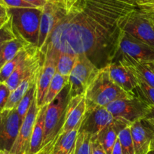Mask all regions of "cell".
I'll use <instances>...</instances> for the list:
<instances>
[{"mask_svg": "<svg viewBox=\"0 0 154 154\" xmlns=\"http://www.w3.org/2000/svg\"><path fill=\"white\" fill-rule=\"evenodd\" d=\"M107 66L112 81L125 92L135 96L134 91L138 86V82L134 75L118 61L112 62Z\"/></svg>", "mask_w": 154, "mask_h": 154, "instance_id": "cell-16", "label": "cell"}, {"mask_svg": "<svg viewBox=\"0 0 154 154\" xmlns=\"http://www.w3.org/2000/svg\"><path fill=\"white\" fill-rule=\"evenodd\" d=\"M37 49V47L33 46V45H27V46L24 47L22 50H21V51L18 53V54H17L11 60L8 62V63L0 69V83H1V84H4L6 81V80H7L8 78H9V76L11 75L12 72L14 71V69H16L17 66L20 64V63H21L23 60H24L27 56H29L31 53H33V51H35Z\"/></svg>", "mask_w": 154, "mask_h": 154, "instance_id": "cell-21", "label": "cell"}, {"mask_svg": "<svg viewBox=\"0 0 154 154\" xmlns=\"http://www.w3.org/2000/svg\"><path fill=\"white\" fill-rule=\"evenodd\" d=\"M116 57L117 60L115 61L119 62L122 66L128 69L137 80L143 81L150 87H154V72L148 64L138 63L125 54H116L114 60Z\"/></svg>", "mask_w": 154, "mask_h": 154, "instance_id": "cell-17", "label": "cell"}, {"mask_svg": "<svg viewBox=\"0 0 154 154\" xmlns=\"http://www.w3.org/2000/svg\"><path fill=\"white\" fill-rule=\"evenodd\" d=\"M41 68H42V66L39 69H37L36 72H33V74L29 75L27 78L23 80L20 83L19 85L13 91L11 92L10 96H9L7 104H6L5 110H12L16 108L18 103L21 100L23 96L27 93V90L30 88H31L37 82L38 78H39V73H40Z\"/></svg>", "mask_w": 154, "mask_h": 154, "instance_id": "cell-19", "label": "cell"}, {"mask_svg": "<svg viewBox=\"0 0 154 154\" xmlns=\"http://www.w3.org/2000/svg\"><path fill=\"white\" fill-rule=\"evenodd\" d=\"M36 97V83L27 90L21 100L18 103V106L16 107V110L18 111V114L19 115L20 119L21 121L24 120V118L27 116V112L30 109V106L32 105V102Z\"/></svg>", "mask_w": 154, "mask_h": 154, "instance_id": "cell-25", "label": "cell"}, {"mask_svg": "<svg viewBox=\"0 0 154 154\" xmlns=\"http://www.w3.org/2000/svg\"><path fill=\"white\" fill-rule=\"evenodd\" d=\"M111 154H122V147H121V144L120 142H119V138H117L116 143H115Z\"/></svg>", "mask_w": 154, "mask_h": 154, "instance_id": "cell-37", "label": "cell"}, {"mask_svg": "<svg viewBox=\"0 0 154 154\" xmlns=\"http://www.w3.org/2000/svg\"><path fill=\"white\" fill-rule=\"evenodd\" d=\"M118 87L110 78L106 66L99 69L98 75L90 84L85 94L86 110L97 107H106L113 101L134 97Z\"/></svg>", "mask_w": 154, "mask_h": 154, "instance_id": "cell-2", "label": "cell"}, {"mask_svg": "<svg viewBox=\"0 0 154 154\" xmlns=\"http://www.w3.org/2000/svg\"><path fill=\"white\" fill-rule=\"evenodd\" d=\"M121 30L154 48V28L152 21L140 8L125 18L121 25Z\"/></svg>", "mask_w": 154, "mask_h": 154, "instance_id": "cell-7", "label": "cell"}, {"mask_svg": "<svg viewBox=\"0 0 154 154\" xmlns=\"http://www.w3.org/2000/svg\"><path fill=\"white\" fill-rule=\"evenodd\" d=\"M1 85H2V84H1V83H0V87H1Z\"/></svg>", "mask_w": 154, "mask_h": 154, "instance_id": "cell-45", "label": "cell"}, {"mask_svg": "<svg viewBox=\"0 0 154 154\" xmlns=\"http://www.w3.org/2000/svg\"><path fill=\"white\" fill-rule=\"evenodd\" d=\"M21 124L16 108L0 113V150L10 152Z\"/></svg>", "mask_w": 154, "mask_h": 154, "instance_id": "cell-9", "label": "cell"}, {"mask_svg": "<svg viewBox=\"0 0 154 154\" xmlns=\"http://www.w3.org/2000/svg\"><path fill=\"white\" fill-rule=\"evenodd\" d=\"M10 93L11 91L7 86L4 84H2L0 87V113L5 110Z\"/></svg>", "mask_w": 154, "mask_h": 154, "instance_id": "cell-31", "label": "cell"}, {"mask_svg": "<svg viewBox=\"0 0 154 154\" xmlns=\"http://www.w3.org/2000/svg\"><path fill=\"white\" fill-rule=\"evenodd\" d=\"M137 82L138 86L134 90L137 92V97L143 99L148 105H154V87H150L140 80H137Z\"/></svg>", "mask_w": 154, "mask_h": 154, "instance_id": "cell-28", "label": "cell"}, {"mask_svg": "<svg viewBox=\"0 0 154 154\" xmlns=\"http://www.w3.org/2000/svg\"><path fill=\"white\" fill-rule=\"evenodd\" d=\"M55 57H57L56 72L62 76L69 77L76 62L77 55L60 53Z\"/></svg>", "mask_w": 154, "mask_h": 154, "instance_id": "cell-24", "label": "cell"}, {"mask_svg": "<svg viewBox=\"0 0 154 154\" xmlns=\"http://www.w3.org/2000/svg\"><path fill=\"white\" fill-rule=\"evenodd\" d=\"M147 154H154V150H151Z\"/></svg>", "mask_w": 154, "mask_h": 154, "instance_id": "cell-43", "label": "cell"}, {"mask_svg": "<svg viewBox=\"0 0 154 154\" xmlns=\"http://www.w3.org/2000/svg\"><path fill=\"white\" fill-rule=\"evenodd\" d=\"M144 120L154 126V105H150Z\"/></svg>", "mask_w": 154, "mask_h": 154, "instance_id": "cell-33", "label": "cell"}, {"mask_svg": "<svg viewBox=\"0 0 154 154\" xmlns=\"http://www.w3.org/2000/svg\"><path fill=\"white\" fill-rule=\"evenodd\" d=\"M0 154H9V152L2 151V150H0Z\"/></svg>", "mask_w": 154, "mask_h": 154, "instance_id": "cell-42", "label": "cell"}, {"mask_svg": "<svg viewBox=\"0 0 154 154\" xmlns=\"http://www.w3.org/2000/svg\"><path fill=\"white\" fill-rule=\"evenodd\" d=\"M86 111V102L84 96L69 98L66 105L64 121L57 135L60 136L81 124Z\"/></svg>", "mask_w": 154, "mask_h": 154, "instance_id": "cell-12", "label": "cell"}, {"mask_svg": "<svg viewBox=\"0 0 154 154\" xmlns=\"http://www.w3.org/2000/svg\"><path fill=\"white\" fill-rule=\"evenodd\" d=\"M24 1L33 5L37 8H43L48 2V0H24Z\"/></svg>", "mask_w": 154, "mask_h": 154, "instance_id": "cell-36", "label": "cell"}, {"mask_svg": "<svg viewBox=\"0 0 154 154\" xmlns=\"http://www.w3.org/2000/svg\"><path fill=\"white\" fill-rule=\"evenodd\" d=\"M67 84H69V77L62 76L56 72L44 99L43 106L51 103Z\"/></svg>", "mask_w": 154, "mask_h": 154, "instance_id": "cell-23", "label": "cell"}, {"mask_svg": "<svg viewBox=\"0 0 154 154\" xmlns=\"http://www.w3.org/2000/svg\"><path fill=\"white\" fill-rule=\"evenodd\" d=\"M115 117L105 107H97L91 110H86L83 117L79 131L87 132L91 137L98 135L101 131L114 122Z\"/></svg>", "mask_w": 154, "mask_h": 154, "instance_id": "cell-11", "label": "cell"}, {"mask_svg": "<svg viewBox=\"0 0 154 154\" xmlns=\"http://www.w3.org/2000/svg\"><path fill=\"white\" fill-rule=\"evenodd\" d=\"M99 69L86 55H77L76 62L69 77V98L84 96Z\"/></svg>", "mask_w": 154, "mask_h": 154, "instance_id": "cell-5", "label": "cell"}, {"mask_svg": "<svg viewBox=\"0 0 154 154\" xmlns=\"http://www.w3.org/2000/svg\"><path fill=\"white\" fill-rule=\"evenodd\" d=\"M57 57L51 54H45L43 64L36 82V104L39 109L43 107L44 99L48 87L56 73Z\"/></svg>", "mask_w": 154, "mask_h": 154, "instance_id": "cell-13", "label": "cell"}, {"mask_svg": "<svg viewBox=\"0 0 154 154\" xmlns=\"http://www.w3.org/2000/svg\"><path fill=\"white\" fill-rule=\"evenodd\" d=\"M39 111L36 99L35 98L27 116L23 120L14 144L12 146L9 154H28L30 138Z\"/></svg>", "mask_w": 154, "mask_h": 154, "instance_id": "cell-10", "label": "cell"}, {"mask_svg": "<svg viewBox=\"0 0 154 154\" xmlns=\"http://www.w3.org/2000/svg\"><path fill=\"white\" fill-rule=\"evenodd\" d=\"M139 8L148 18L154 20V8H145L139 6Z\"/></svg>", "mask_w": 154, "mask_h": 154, "instance_id": "cell-34", "label": "cell"}, {"mask_svg": "<svg viewBox=\"0 0 154 154\" xmlns=\"http://www.w3.org/2000/svg\"><path fill=\"white\" fill-rule=\"evenodd\" d=\"M42 8H8V14L17 38L37 47Z\"/></svg>", "mask_w": 154, "mask_h": 154, "instance_id": "cell-3", "label": "cell"}, {"mask_svg": "<svg viewBox=\"0 0 154 154\" xmlns=\"http://www.w3.org/2000/svg\"><path fill=\"white\" fill-rule=\"evenodd\" d=\"M48 1L61 6L63 8V9H66L72 4L73 0H48Z\"/></svg>", "mask_w": 154, "mask_h": 154, "instance_id": "cell-35", "label": "cell"}, {"mask_svg": "<svg viewBox=\"0 0 154 154\" xmlns=\"http://www.w3.org/2000/svg\"><path fill=\"white\" fill-rule=\"evenodd\" d=\"M150 105L137 96L113 101L105 107L115 118H120L132 124L144 119Z\"/></svg>", "mask_w": 154, "mask_h": 154, "instance_id": "cell-6", "label": "cell"}, {"mask_svg": "<svg viewBox=\"0 0 154 154\" xmlns=\"http://www.w3.org/2000/svg\"><path fill=\"white\" fill-rule=\"evenodd\" d=\"M152 1H154V0H152Z\"/></svg>", "mask_w": 154, "mask_h": 154, "instance_id": "cell-47", "label": "cell"}, {"mask_svg": "<svg viewBox=\"0 0 154 154\" xmlns=\"http://www.w3.org/2000/svg\"><path fill=\"white\" fill-rule=\"evenodd\" d=\"M134 153L147 154L151 150L153 132L144 120H137L130 126Z\"/></svg>", "mask_w": 154, "mask_h": 154, "instance_id": "cell-15", "label": "cell"}, {"mask_svg": "<svg viewBox=\"0 0 154 154\" xmlns=\"http://www.w3.org/2000/svg\"><path fill=\"white\" fill-rule=\"evenodd\" d=\"M151 21H152V26H153V28H154V20H151Z\"/></svg>", "mask_w": 154, "mask_h": 154, "instance_id": "cell-44", "label": "cell"}, {"mask_svg": "<svg viewBox=\"0 0 154 154\" xmlns=\"http://www.w3.org/2000/svg\"><path fill=\"white\" fill-rule=\"evenodd\" d=\"M74 154H91V135L88 133L84 131H79Z\"/></svg>", "mask_w": 154, "mask_h": 154, "instance_id": "cell-26", "label": "cell"}, {"mask_svg": "<svg viewBox=\"0 0 154 154\" xmlns=\"http://www.w3.org/2000/svg\"><path fill=\"white\" fill-rule=\"evenodd\" d=\"M118 54L127 55L138 63L154 64V48L122 30L120 31L118 38L116 55Z\"/></svg>", "mask_w": 154, "mask_h": 154, "instance_id": "cell-8", "label": "cell"}, {"mask_svg": "<svg viewBox=\"0 0 154 154\" xmlns=\"http://www.w3.org/2000/svg\"><path fill=\"white\" fill-rule=\"evenodd\" d=\"M1 2L7 8H37L30 3L27 2L24 0H1Z\"/></svg>", "mask_w": 154, "mask_h": 154, "instance_id": "cell-30", "label": "cell"}, {"mask_svg": "<svg viewBox=\"0 0 154 154\" xmlns=\"http://www.w3.org/2000/svg\"><path fill=\"white\" fill-rule=\"evenodd\" d=\"M9 20V16L8 14V16L5 17H2V18H0V28H1L2 26H4L5 24Z\"/></svg>", "mask_w": 154, "mask_h": 154, "instance_id": "cell-39", "label": "cell"}, {"mask_svg": "<svg viewBox=\"0 0 154 154\" xmlns=\"http://www.w3.org/2000/svg\"><path fill=\"white\" fill-rule=\"evenodd\" d=\"M69 85L67 84L58 96L47 105L45 116L43 146L52 141L58 133L64 121L66 105L69 99Z\"/></svg>", "mask_w": 154, "mask_h": 154, "instance_id": "cell-4", "label": "cell"}, {"mask_svg": "<svg viewBox=\"0 0 154 154\" xmlns=\"http://www.w3.org/2000/svg\"><path fill=\"white\" fill-rule=\"evenodd\" d=\"M15 38L17 37L13 31L11 23L9 18L8 21L0 28V46L5 42L13 40Z\"/></svg>", "mask_w": 154, "mask_h": 154, "instance_id": "cell-29", "label": "cell"}, {"mask_svg": "<svg viewBox=\"0 0 154 154\" xmlns=\"http://www.w3.org/2000/svg\"><path fill=\"white\" fill-rule=\"evenodd\" d=\"M118 138L122 147V154H135L130 126L121 130L118 134Z\"/></svg>", "mask_w": 154, "mask_h": 154, "instance_id": "cell-27", "label": "cell"}, {"mask_svg": "<svg viewBox=\"0 0 154 154\" xmlns=\"http://www.w3.org/2000/svg\"><path fill=\"white\" fill-rule=\"evenodd\" d=\"M91 154H106L96 137H91Z\"/></svg>", "mask_w": 154, "mask_h": 154, "instance_id": "cell-32", "label": "cell"}, {"mask_svg": "<svg viewBox=\"0 0 154 154\" xmlns=\"http://www.w3.org/2000/svg\"><path fill=\"white\" fill-rule=\"evenodd\" d=\"M148 66L150 67V69H152V72H154V64H153V63H149V64H148Z\"/></svg>", "mask_w": 154, "mask_h": 154, "instance_id": "cell-41", "label": "cell"}, {"mask_svg": "<svg viewBox=\"0 0 154 154\" xmlns=\"http://www.w3.org/2000/svg\"><path fill=\"white\" fill-rule=\"evenodd\" d=\"M63 14V7L57 4L48 2L42 8V17H41L40 26H39V42L37 48L39 50L42 47L49 37L51 31L54 29L56 23Z\"/></svg>", "mask_w": 154, "mask_h": 154, "instance_id": "cell-14", "label": "cell"}, {"mask_svg": "<svg viewBox=\"0 0 154 154\" xmlns=\"http://www.w3.org/2000/svg\"><path fill=\"white\" fill-rule=\"evenodd\" d=\"M47 105L39 109L36 123L33 129L28 154H36L43 147L44 133H45V116Z\"/></svg>", "mask_w": 154, "mask_h": 154, "instance_id": "cell-18", "label": "cell"}, {"mask_svg": "<svg viewBox=\"0 0 154 154\" xmlns=\"http://www.w3.org/2000/svg\"><path fill=\"white\" fill-rule=\"evenodd\" d=\"M8 16V8L2 4L0 2V18L5 17Z\"/></svg>", "mask_w": 154, "mask_h": 154, "instance_id": "cell-38", "label": "cell"}, {"mask_svg": "<svg viewBox=\"0 0 154 154\" xmlns=\"http://www.w3.org/2000/svg\"><path fill=\"white\" fill-rule=\"evenodd\" d=\"M81 124L77 126L70 132L54 138L52 154H74L75 141L79 134Z\"/></svg>", "mask_w": 154, "mask_h": 154, "instance_id": "cell-20", "label": "cell"}, {"mask_svg": "<svg viewBox=\"0 0 154 154\" xmlns=\"http://www.w3.org/2000/svg\"><path fill=\"white\" fill-rule=\"evenodd\" d=\"M0 2H1V0H0ZM2 3V2H1Z\"/></svg>", "mask_w": 154, "mask_h": 154, "instance_id": "cell-46", "label": "cell"}, {"mask_svg": "<svg viewBox=\"0 0 154 154\" xmlns=\"http://www.w3.org/2000/svg\"><path fill=\"white\" fill-rule=\"evenodd\" d=\"M140 0H73L56 23L40 50L57 56L60 53L85 54L98 68L113 62L121 25L139 8ZM99 69V68H98Z\"/></svg>", "mask_w": 154, "mask_h": 154, "instance_id": "cell-1", "label": "cell"}, {"mask_svg": "<svg viewBox=\"0 0 154 154\" xmlns=\"http://www.w3.org/2000/svg\"><path fill=\"white\" fill-rule=\"evenodd\" d=\"M143 120H144V119H143ZM145 121H146V120H145ZM146 123H147L148 126H149V127H150V129H152V132H153V139H152V144H151V150H154V126H152V124H150V123H148L147 121H146Z\"/></svg>", "mask_w": 154, "mask_h": 154, "instance_id": "cell-40", "label": "cell"}, {"mask_svg": "<svg viewBox=\"0 0 154 154\" xmlns=\"http://www.w3.org/2000/svg\"><path fill=\"white\" fill-rule=\"evenodd\" d=\"M27 44L19 38L5 42L0 46V69L18 54Z\"/></svg>", "mask_w": 154, "mask_h": 154, "instance_id": "cell-22", "label": "cell"}]
</instances>
